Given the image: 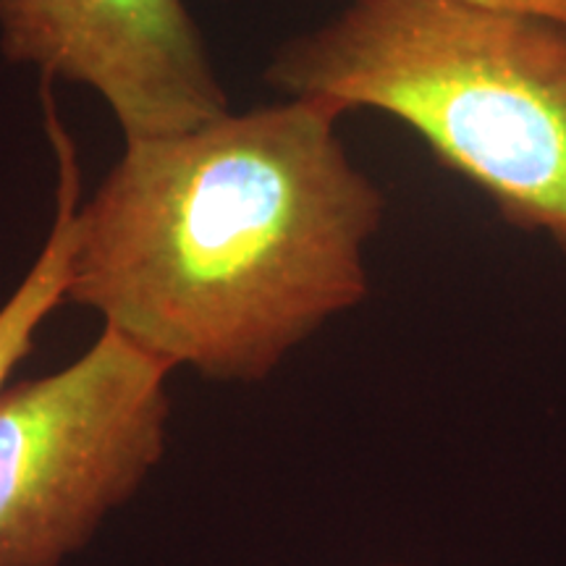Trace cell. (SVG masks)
Masks as SVG:
<instances>
[{
  "instance_id": "cell-1",
  "label": "cell",
  "mask_w": 566,
  "mask_h": 566,
  "mask_svg": "<svg viewBox=\"0 0 566 566\" xmlns=\"http://www.w3.org/2000/svg\"><path fill=\"white\" fill-rule=\"evenodd\" d=\"M342 116L286 97L124 142L74 212L66 304L171 370L265 384L370 294L386 197L346 153Z\"/></svg>"
},
{
  "instance_id": "cell-2",
  "label": "cell",
  "mask_w": 566,
  "mask_h": 566,
  "mask_svg": "<svg viewBox=\"0 0 566 566\" xmlns=\"http://www.w3.org/2000/svg\"><path fill=\"white\" fill-rule=\"evenodd\" d=\"M283 97L384 111L566 254V21L475 0H352L265 66Z\"/></svg>"
},
{
  "instance_id": "cell-3",
  "label": "cell",
  "mask_w": 566,
  "mask_h": 566,
  "mask_svg": "<svg viewBox=\"0 0 566 566\" xmlns=\"http://www.w3.org/2000/svg\"><path fill=\"white\" fill-rule=\"evenodd\" d=\"M174 370L103 328L0 391V566H66L166 459Z\"/></svg>"
},
{
  "instance_id": "cell-4",
  "label": "cell",
  "mask_w": 566,
  "mask_h": 566,
  "mask_svg": "<svg viewBox=\"0 0 566 566\" xmlns=\"http://www.w3.org/2000/svg\"><path fill=\"white\" fill-rule=\"evenodd\" d=\"M0 53L38 69L42 82L101 95L124 142L231 113L187 0H0Z\"/></svg>"
},
{
  "instance_id": "cell-5",
  "label": "cell",
  "mask_w": 566,
  "mask_h": 566,
  "mask_svg": "<svg viewBox=\"0 0 566 566\" xmlns=\"http://www.w3.org/2000/svg\"><path fill=\"white\" fill-rule=\"evenodd\" d=\"M42 113H45L48 142L59 166L55 216L38 260L9 294V300L0 304V391L11 384L13 370L30 357L48 317L66 304L71 281L74 212L82 202V168L74 139L53 103L51 84H42Z\"/></svg>"
},
{
  "instance_id": "cell-6",
  "label": "cell",
  "mask_w": 566,
  "mask_h": 566,
  "mask_svg": "<svg viewBox=\"0 0 566 566\" xmlns=\"http://www.w3.org/2000/svg\"><path fill=\"white\" fill-rule=\"evenodd\" d=\"M475 3L495 6V9L546 13V17L566 21V0H475Z\"/></svg>"
},
{
  "instance_id": "cell-7",
  "label": "cell",
  "mask_w": 566,
  "mask_h": 566,
  "mask_svg": "<svg viewBox=\"0 0 566 566\" xmlns=\"http://www.w3.org/2000/svg\"><path fill=\"white\" fill-rule=\"evenodd\" d=\"M373 566H415V564H399V562H386V564H373Z\"/></svg>"
}]
</instances>
